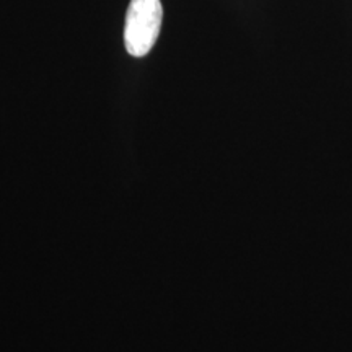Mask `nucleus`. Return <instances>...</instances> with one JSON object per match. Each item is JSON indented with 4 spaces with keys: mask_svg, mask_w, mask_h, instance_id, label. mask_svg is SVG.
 Returning a JSON list of instances; mask_svg holds the SVG:
<instances>
[{
    "mask_svg": "<svg viewBox=\"0 0 352 352\" xmlns=\"http://www.w3.org/2000/svg\"><path fill=\"white\" fill-rule=\"evenodd\" d=\"M162 20L160 0H131L124 25L126 51L134 57L147 56L160 34Z\"/></svg>",
    "mask_w": 352,
    "mask_h": 352,
    "instance_id": "1",
    "label": "nucleus"
}]
</instances>
